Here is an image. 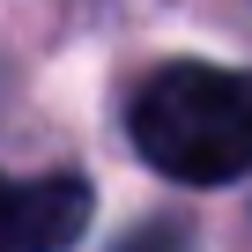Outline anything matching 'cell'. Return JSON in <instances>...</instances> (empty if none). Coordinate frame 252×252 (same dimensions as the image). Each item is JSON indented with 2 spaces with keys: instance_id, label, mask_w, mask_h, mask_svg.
Segmentation results:
<instances>
[{
  "instance_id": "6da1fadb",
  "label": "cell",
  "mask_w": 252,
  "mask_h": 252,
  "mask_svg": "<svg viewBox=\"0 0 252 252\" xmlns=\"http://www.w3.org/2000/svg\"><path fill=\"white\" fill-rule=\"evenodd\" d=\"M134 149L149 171L178 186H230L252 171V74L245 67H208V60H171L134 89Z\"/></svg>"
},
{
  "instance_id": "7a4b0ae2",
  "label": "cell",
  "mask_w": 252,
  "mask_h": 252,
  "mask_svg": "<svg viewBox=\"0 0 252 252\" xmlns=\"http://www.w3.org/2000/svg\"><path fill=\"white\" fill-rule=\"evenodd\" d=\"M89 230V186L74 171L8 178L0 171V252H67Z\"/></svg>"
},
{
  "instance_id": "3957f363",
  "label": "cell",
  "mask_w": 252,
  "mask_h": 252,
  "mask_svg": "<svg viewBox=\"0 0 252 252\" xmlns=\"http://www.w3.org/2000/svg\"><path fill=\"white\" fill-rule=\"evenodd\" d=\"M134 252H163V245H156V237H149V245H134Z\"/></svg>"
}]
</instances>
